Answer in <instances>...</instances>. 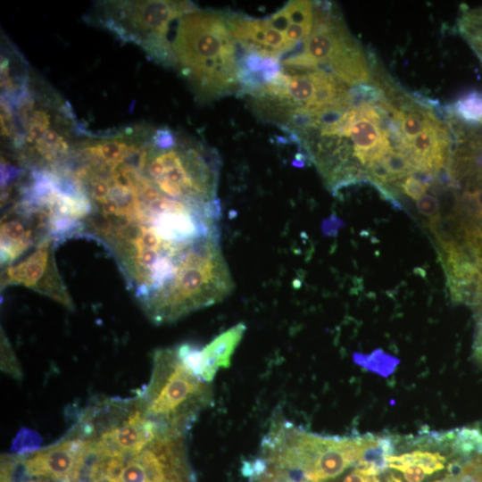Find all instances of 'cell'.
I'll use <instances>...</instances> for the list:
<instances>
[{
  "instance_id": "7402d4cb",
  "label": "cell",
  "mask_w": 482,
  "mask_h": 482,
  "mask_svg": "<svg viewBox=\"0 0 482 482\" xmlns=\"http://www.w3.org/2000/svg\"><path fill=\"white\" fill-rule=\"evenodd\" d=\"M369 170L377 182L386 183L395 179L382 161L373 163L368 168V172Z\"/></svg>"
},
{
  "instance_id": "4fadbf2b",
  "label": "cell",
  "mask_w": 482,
  "mask_h": 482,
  "mask_svg": "<svg viewBox=\"0 0 482 482\" xmlns=\"http://www.w3.org/2000/svg\"><path fill=\"white\" fill-rule=\"evenodd\" d=\"M453 114L467 125L482 124V94L470 92L453 105Z\"/></svg>"
},
{
  "instance_id": "e0dca14e",
  "label": "cell",
  "mask_w": 482,
  "mask_h": 482,
  "mask_svg": "<svg viewBox=\"0 0 482 482\" xmlns=\"http://www.w3.org/2000/svg\"><path fill=\"white\" fill-rule=\"evenodd\" d=\"M382 162L395 179L411 174L414 170L409 155L400 151L389 153L383 158Z\"/></svg>"
},
{
  "instance_id": "ac0fdd59",
  "label": "cell",
  "mask_w": 482,
  "mask_h": 482,
  "mask_svg": "<svg viewBox=\"0 0 482 482\" xmlns=\"http://www.w3.org/2000/svg\"><path fill=\"white\" fill-rule=\"evenodd\" d=\"M40 436L33 430L22 428L13 440L12 450L18 454H26L38 450Z\"/></svg>"
},
{
  "instance_id": "ffe728a7",
  "label": "cell",
  "mask_w": 482,
  "mask_h": 482,
  "mask_svg": "<svg viewBox=\"0 0 482 482\" xmlns=\"http://www.w3.org/2000/svg\"><path fill=\"white\" fill-rule=\"evenodd\" d=\"M403 192L413 200L420 199L425 195L428 187L412 176H407L401 184Z\"/></svg>"
},
{
  "instance_id": "5b68a950",
  "label": "cell",
  "mask_w": 482,
  "mask_h": 482,
  "mask_svg": "<svg viewBox=\"0 0 482 482\" xmlns=\"http://www.w3.org/2000/svg\"><path fill=\"white\" fill-rule=\"evenodd\" d=\"M285 70H320L348 86L367 84L370 71L357 41L329 2H314V21L303 46L280 60Z\"/></svg>"
},
{
  "instance_id": "277c9868",
  "label": "cell",
  "mask_w": 482,
  "mask_h": 482,
  "mask_svg": "<svg viewBox=\"0 0 482 482\" xmlns=\"http://www.w3.org/2000/svg\"><path fill=\"white\" fill-rule=\"evenodd\" d=\"M135 399L162 433L184 436L210 405L212 389L183 365L175 347L165 348L155 352L151 379Z\"/></svg>"
},
{
  "instance_id": "d4e9b609",
  "label": "cell",
  "mask_w": 482,
  "mask_h": 482,
  "mask_svg": "<svg viewBox=\"0 0 482 482\" xmlns=\"http://www.w3.org/2000/svg\"><path fill=\"white\" fill-rule=\"evenodd\" d=\"M432 482H441V480L432 481Z\"/></svg>"
},
{
  "instance_id": "603a6c76",
  "label": "cell",
  "mask_w": 482,
  "mask_h": 482,
  "mask_svg": "<svg viewBox=\"0 0 482 482\" xmlns=\"http://www.w3.org/2000/svg\"><path fill=\"white\" fill-rule=\"evenodd\" d=\"M342 482H381L378 476L368 475L357 469L348 473Z\"/></svg>"
},
{
  "instance_id": "30bf717a",
  "label": "cell",
  "mask_w": 482,
  "mask_h": 482,
  "mask_svg": "<svg viewBox=\"0 0 482 482\" xmlns=\"http://www.w3.org/2000/svg\"><path fill=\"white\" fill-rule=\"evenodd\" d=\"M54 240L52 237L43 239L24 261L5 268L2 273V287L21 284L71 309L72 301L55 267Z\"/></svg>"
},
{
  "instance_id": "7a4b0ae2",
  "label": "cell",
  "mask_w": 482,
  "mask_h": 482,
  "mask_svg": "<svg viewBox=\"0 0 482 482\" xmlns=\"http://www.w3.org/2000/svg\"><path fill=\"white\" fill-rule=\"evenodd\" d=\"M171 44L174 67L202 102L238 95L240 51L225 11L195 9L181 16Z\"/></svg>"
},
{
  "instance_id": "d6986e66",
  "label": "cell",
  "mask_w": 482,
  "mask_h": 482,
  "mask_svg": "<svg viewBox=\"0 0 482 482\" xmlns=\"http://www.w3.org/2000/svg\"><path fill=\"white\" fill-rule=\"evenodd\" d=\"M1 370L14 378H22L18 361L3 333L1 335Z\"/></svg>"
},
{
  "instance_id": "2e32d148",
  "label": "cell",
  "mask_w": 482,
  "mask_h": 482,
  "mask_svg": "<svg viewBox=\"0 0 482 482\" xmlns=\"http://www.w3.org/2000/svg\"><path fill=\"white\" fill-rule=\"evenodd\" d=\"M433 116L432 112L427 111L401 110V129L409 144L423 130Z\"/></svg>"
},
{
  "instance_id": "8992f818",
  "label": "cell",
  "mask_w": 482,
  "mask_h": 482,
  "mask_svg": "<svg viewBox=\"0 0 482 482\" xmlns=\"http://www.w3.org/2000/svg\"><path fill=\"white\" fill-rule=\"evenodd\" d=\"M231 34L239 50L281 60L301 49L312 29L314 2L288 1L273 14L253 18L225 11Z\"/></svg>"
},
{
  "instance_id": "5bb4252c",
  "label": "cell",
  "mask_w": 482,
  "mask_h": 482,
  "mask_svg": "<svg viewBox=\"0 0 482 482\" xmlns=\"http://www.w3.org/2000/svg\"><path fill=\"white\" fill-rule=\"evenodd\" d=\"M353 361L362 368L383 377L390 375L399 363V360L382 349H376L370 354L353 353Z\"/></svg>"
},
{
  "instance_id": "ba28073f",
  "label": "cell",
  "mask_w": 482,
  "mask_h": 482,
  "mask_svg": "<svg viewBox=\"0 0 482 482\" xmlns=\"http://www.w3.org/2000/svg\"><path fill=\"white\" fill-rule=\"evenodd\" d=\"M115 482H195L184 436L159 434L125 461Z\"/></svg>"
},
{
  "instance_id": "cb8c5ba5",
  "label": "cell",
  "mask_w": 482,
  "mask_h": 482,
  "mask_svg": "<svg viewBox=\"0 0 482 482\" xmlns=\"http://www.w3.org/2000/svg\"><path fill=\"white\" fill-rule=\"evenodd\" d=\"M13 482H54V481L44 479V478H28L27 480H25L24 478H21Z\"/></svg>"
},
{
  "instance_id": "9a60e30c",
  "label": "cell",
  "mask_w": 482,
  "mask_h": 482,
  "mask_svg": "<svg viewBox=\"0 0 482 482\" xmlns=\"http://www.w3.org/2000/svg\"><path fill=\"white\" fill-rule=\"evenodd\" d=\"M460 30L482 61V8L464 12Z\"/></svg>"
},
{
  "instance_id": "44dd1931",
  "label": "cell",
  "mask_w": 482,
  "mask_h": 482,
  "mask_svg": "<svg viewBox=\"0 0 482 482\" xmlns=\"http://www.w3.org/2000/svg\"><path fill=\"white\" fill-rule=\"evenodd\" d=\"M419 212L425 216H434L438 212L439 204L437 199L431 195H424L417 200Z\"/></svg>"
},
{
  "instance_id": "7c38bea8",
  "label": "cell",
  "mask_w": 482,
  "mask_h": 482,
  "mask_svg": "<svg viewBox=\"0 0 482 482\" xmlns=\"http://www.w3.org/2000/svg\"><path fill=\"white\" fill-rule=\"evenodd\" d=\"M398 436L367 434L360 436V450L355 469L372 476L384 473L387 459L395 454Z\"/></svg>"
},
{
  "instance_id": "8fae6325",
  "label": "cell",
  "mask_w": 482,
  "mask_h": 482,
  "mask_svg": "<svg viewBox=\"0 0 482 482\" xmlns=\"http://www.w3.org/2000/svg\"><path fill=\"white\" fill-rule=\"evenodd\" d=\"M246 326L238 323L213 338L208 345L202 348L204 370L202 379L211 382L220 368H229L231 357L239 345Z\"/></svg>"
},
{
  "instance_id": "52a82bcc",
  "label": "cell",
  "mask_w": 482,
  "mask_h": 482,
  "mask_svg": "<svg viewBox=\"0 0 482 482\" xmlns=\"http://www.w3.org/2000/svg\"><path fill=\"white\" fill-rule=\"evenodd\" d=\"M105 21L111 30L142 46L156 61L174 67L169 27L176 19L196 9L189 2L133 1L111 3Z\"/></svg>"
},
{
  "instance_id": "6da1fadb",
  "label": "cell",
  "mask_w": 482,
  "mask_h": 482,
  "mask_svg": "<svg viewBox=\"0 0 482 482\" xmlns=\"http://www.w3.org/2000/svg\"><path fill=\"white\" fill-rule=\"evenodd\" d=\"M109 174L105 195L90 201L80 233L101 240L129 290L155 324L175 321L230 294L233 280L220 246V204L184 201L162 193L136 165Z\"/></svg>"
},
{
  "instance_id": "9c48e42d",
  "label": "cell",
  "mask_w": 482,
  "mask_h": 482,
  "mask_svg": "<svg viewBox=\"0 0 482 482\" xmlns=\"http://www.w3.org/2000/svg\"><path fill=\"white\" fill-rule=\"evenodd\" d=\"M91 441L71 432L62 441L29 453L11 456L15 478H36L54 482H78Z\"/></svg>"
},
{
  "instance_id": "3957f363",
  "label": "cell",
  "mask_w": 482,
  "mask_h": 482,
  "mask_svg": "<svg viewBox=\"0 0 482 482\" xmlns=\"http://www.w3.org/2000/svg\"><path fill=\"white\" fill-rule=\"evenodd\" d=\"M360 436H327L303 430L283 420H274L262 442V458L309 482H325L354 466Z\"/></svg>"
}]
</instances>
